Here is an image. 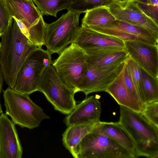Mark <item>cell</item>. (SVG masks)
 Instances as JSON below:
<instances>
[{
  "instance_id": "24",
  "label": "cell",
  "mask_w": 158,
  "mask_h": 158,
  "mask_svg": "<svg viewBox=\"0 0 158 158\" xmlns=\"http://www.w3.org/2000/svg\"><path fill=\"white\" fill-rule=\"evenodd\" d=\"M125 62L140 99L145 106V102L141 84L140 67L130 57Z\"/></svg>"
},
{
  "instance_id": "4",
  "label": "cell",
  "mask_w": 158,
  "mask_h": 158,
  "mask_svg": "<svg viewBox=\"0 0 158 158\" xmlns=\"http://www.w3.org/2000/svg\"><path fill=\"white\" fill-rule=\"evenodd\" d=\"M95 125L77 145L74 158H135L127 149L102 133Z\"/></svg>"
},
{
  "instance_id": "12",
  "label": "cell",
  "mask_w": 158,
  "mask_h": 158,
  "mask_svg": "<svg viewBox=\"0 0 158 158\" xmlns=\"http://www.w3.org/2000/svg\"><path fill=\"white\" fill-rule=\"evenodd\" d=\"M122 65L99 70L87 64V70L79 84L78 91L83 92L86 97L92 93L105 91L118 76Z\"/></svg>"
},
{
  "instance_id": "31",
  "label": "cell",
  "mask_w": 158,
  "mask_h": 158,
  "mask_svg": "<svg viewBox=\"0 0 158 158\" xmlns=\"http://www.w3.org/2000/svg\"><path fill=\"white\" fill-rule=\"evenodd\" d=\"M4 80V77L3 72L0 64V96L1 93V92ZM2 112L3 111L2 109V108L0 101V115Z\"/></svg>"
},
{
  "instance_id": "28",
  "label": "cell",
  "mask_w": 158,
  "mask_h": 158,
  "mask_svg": "<svg viewBox=\"0 0 158 158\" xmlns=\"http://www.w3.org/2000/svg\"><path fill=\"white\" fill-rule=\"evenodd\" d=\"M122 69L123 77L125 83L127 88L135 98L143 110L144 106L142 103L140 99L130 74L126 66L125 62L123 64Z\"/></svg>"
},
{
  "instance_id": "23",
  "label": "cell",
  "mask_w": 158,
  "mask_h": 158,
  "mask_svg": "<svg viewBox=\"0 0 158 158\" xmlns=\"http://www.w3.org/2000/svg\"><path fill=\"white\" fill-rule=\"evenodd\" d=\"M140 68L142 87L145 104L158 101V78L153 77Z\"/></svg>"
},
{
  "instance_id": "13",
  "label": "cell",
  "mask_w": 158,
  "mask_h": 158,
  "mask_svg": "<svg viewBox=\"0 0 158 158\" xmlns=\"http://www.w3.org/2000/svg\"><path fill=\"white\" fill-rule=\"evenodd\" d=\"M15 125L6 114H0V158L22 157L23 148Z\"/></svg>"
},
{
  "instance_id": "20",
  "label": "cell",
  "mask_w": 158,
  "mask_h": 158,
  "mask_svg": "<svg viewBox=\"0 0 158 158\" xmlns=\"http://www.w3.org/2000/svg\"><path fill=\"white\" fill-rule=\"evenodd\" d=\"M96 124L81 123L72 125L68 126L63 134V144L74 157L75 150L77 145L84 137L91 131Z\"/></svg>"
},
{
  "instance_id": "9",
  "label": "cell",
  "mask_w": 158,
  "mask_h": 158,
  "mask_svg": "<svg viewBox=\"0 0 158 158\" xmlns=\"http://www.w3.org/2000/svg\"><path fill=\"white\" fill-rule=\"evenodd\" d=\"M72 44V43H71ZM87 55H99L125 49L124 41L81 25L72 43Z\"/></svg>"
},
{
  "instance_id": "35",
  "label": "cell",
  "mask_w": 158,
  "mask_h": 158,
  "mask_svg": "<svg viewBox=\"0 0 158 158\" xmlns=\"http://www.w3.org/2000/svg\"></svg>"
},
{
  "instance_id": "32",
  "label": "cell",
  "mask_w": 158,
  "mask_h": 158,
  "mask_svg": "<svg viewBox=\"0 0 158 158\" xmlns=\"http://www.w3.org/2000/svg\"><path fill=\"white\" fill-rule=\"evenodd\" d=\"M132 0H107L105 2L102 6H107L113 4L122 3L131 1Z\"/></svg>"
},
{
  "instance_id": "8",
  "label": "cell",
  "mask_w": 158,
  "mask_h": 158,
  "mask_svg": "<svg viewBox=\"0 0 158 158\" xmlns=\"http://www.w3.org/2000/svg\"><path fill=\"white\" fill-rule=\"evenodd\" d=\"M80 15L68 10L55 21L46 23L44 45L51 54L59 55L72 43L79 27Z\"/></svg>"
},
{
  "instance_id": "33",
  "label": "cell",
  "mask_w": 158,
  "mask_h": 158,
  "mask_svg": "<svg viewBox=\"0 0 158 158\" xmlns=\"http://www.w3.org/2000/svg\"><path fill=\"white\" fill-rule=\"evenodd\" d=\"M1 43H0V49H1Z\"/></svg>"
},
{
  "instance_id": "11",
  "label": "cell",
  "mask_w": 158,
  "mask_h": 158,
  "mask_svg": "<svg viewBox=\"0 0 158 158\" xmlns=\"http://www.w3.org/2000/svg\"><path fill=\"white\" fill-rule=\"evenodd\" d=\"M129 57L154 77L158 78V48L139 41H124Z\"/></svg>"
},
{
  "instance_id": "22",
  "label": "cell",
  "mask_w": 158,
  "mask_h": 158,
  "mask_svg": "<svg viewBox=\"0 0 158 158\" xmlns=\"http://www.w3.org/2000/svg\"><path fill=\"white\" fill-rule=\"evenodd\" d=\"M42 14L57 17L60 11L69 10L73 0H33Z\"/></svg>"
},
{
  "instance_id": "3",
  "label": "cell",
  "mask_w": 158,
  "mask_h": 158,
  "mask_svg": "<svg viewBox=\"0 0 158 158\" xmlns=\"http://www.w3.org/2000/svg\"><path fill=\"white\" fill-rule=\"evenodd\" d=\"M3 97L5 114L22 128L37 127L44 120L50 118L31 99L29 94L19 93L9 87L3 91Z\"/></svg>"
},
{
  "instance_id": "15",
  "label": "cell",
  "mask_w": 158,
  "mask_h": 158,
  "mask_svg": "<svg viewBox=\"0 0 158 158\" xmlns=\"http://www.w3.org/2000/svg\"><path fill=\"white\" fill-rule=\"evenodd\" d=\"M11 17L20 20L28 30L43 16L32 0H3Z\"/></svg>"
},
{
  "instance_id": "1",
  "label": "cell",
  "mask_w": 158,
  "mask_h": 158,
  "mask_svg": "<svg viewBox=\"0 0 158 158\" xmlns=\"http://www.w3.org/2000/svg\"><path fill=\"white\" fill-rule=\"evenodd\" d=\"M1 37L0 64L6 83L12 89L22 65L37 47L23 33L12 17Z\"/></svg>"
},
{
  "instance_id": "34",
  "label": "cell",
  "mask_w": 158,
  "mask_h": 158,
  "mask_svg": "<svg viewBox=\"0 0 158 158\" xmlns=\"http://www.w3.org/2000/svg\"><path fill=\"white\" fill-rule=\"evenodd\" d=\"M0 50H1V49H0Z\"/></svg>"
},
{
  "instance_id": "6",
  "label": "cell",
  "mask_w": 158,
  "mask_h": 158,
  "mask_svg": "<svg viewBox=\"0 0 158 158\" xmlns=\"http://www.w3.org/2000/svg\"><path fill=\"white\" fill-rule=\"evenodd\" d=\"M52 64L63 82L75 93L78 92L79 84L87 67L85 52L72 43Z\"/></svg>"
},
{
  "instance_id": "10",
  "label": "cell",
  "mask_w": 158,
  "mask_h": 158,
  "mask_svg": "<svg viewBox=\"0 0 158 158\" xmlns=\"http://www.w3.org/2000/svg\"><path fill=\"white\" fill-rule=\"evenodd\" d=\"M106 6L116 19L145 29L158 41V25L133 2L113 4Z\"/></svg>"
},
{
  "instance_id": "19",
  "label": "cell",
  "mask_w": 158,
  "mask_h": 158,
  "mask_svg": "<svg viewBox=\"0 0 158 158\" xmlns=\"http://www.w3.org/2000/svg\"><path fill=\"white\" fill-rule=\"evenodd\" d=\"M86 55L87 64L99 70L122 66L129 57L125 48L101 55Z\"/></svg>"
},
{
  "instance_id": "5",
  "label": "cell",
  "mask_w": 158,
  "mask_h": 158,
  "mask_svg": "<svg viewBox=\"0 0 158 158\" xmlns=\"http://www.w3.org/2000/svg\"><path fill=\"white\" fill-rule=\"evenodd\" d=\"M52 64L44 71L40 81L38 91L44 94L55 110L68 114L76 107L75 93L61 80Z\"/></svg>"
},
{
  "instance_id": "21",
  "label": "cell",
  "mask_w": 158,
  "mask_h": 158,
  "mask_svg": "<svg viewBox=\"0 0 158 158\" xmlns=\"http://www.w3.org/2000/svg\"><path fill=\"white\" fill-rule=\"evenodd\" d=\"M116 19L107 6H101L87 10L81 20V25L90 27L106 24Z\"/></svg>"
},
{
  "instance_id": "29",
  "label": "cell",
  "mask_w": 158,
  "mask_h": 158,
  "mask_svg": "<svg viewBox=\"0 0 158 158\" xmlns=\"http://www.w3.org/2000/svg\"><path fill=\"white\" fill-rule=\"evenodd\" d=\"M12 18L10 15L3 0H0V37L7 29Z\"/></svg>"
},
{
  "instance_id": "2",
  "label": "cell",
  "mask_w": 158,
  "mask_h": 158,
  "mask_svg": "<svg viewBox=\"0 0 158 158\" xmlns=\"http://www.w3.org/2000/svg\"><path fill=\"white\" fill-rule=\"evenodd\" d=\"M119 122L133 140L138 157H158V127L152 123L141 113L123 106L120 107Z\"/></svg>"
},
{
  "instance_id": "27",
  "label": "cell",
  "mask_w": 158,
  "mask_h": 158,
  "mask_svg": "<svg viewBox=\"0 0 158 158\" xmlns=\"http://www.w3.org/2000/svg\"><path fill=\"white\" fill-rule=\"evenodd\" d=\"M141 113L148 121L158 127V101L146 104Z\"/></svg>"
},
{
  "instance_id": "17",
  "label": "cell",
  "mask_w": 158,
  "mask_h": 158,
  "mask_svg": "<svg viewBox=\"0 0 158 158\" xmlns=\"http://www.w3.org/2000/svg\"><path fill=\"white\" fill-rule=\"evenodd\" d=\"M95 126L102 133L127 149L133 155L135 158L138 157L133 140L119 122H107L100 121Z\"/></svg>"
},
{
  "instance_id": "7",
  "label": "cell",
  "mask_w": 158,
  "mask_h": 158,
  "mask_svg": "<svg viewBox=\"0 0 158 158\" xmlns=\"http://www.w3.org/2000/svg\"><path fill=\"white\" fill-rule=\"evenodd\" d=\"M52 54L37 47L27 57L17 75L12 89L22 94H30L38 91L39 85L46 68L52 63Z\"/></svg>"
},
{
  "instance_id": "26",
  "label": "cell",
  "mask_w": 158,
  "mask_h": 158,
  "mask_svg": "<svg viewBox=\"0 0 158 158\" xmlns=\"http://www.w3.org/2000/svg\"><path fill=\"white\" fill-rule=\"evenodd\" d=\"M107 0H73L69 10L81 14L87 10L102 6Z\"/></svg>"
},
{
  "instance_id": "16",
  "label": "cell",
  "mask_w": 158,
  "mask_h": 158,
  "mask_svg": "<svg viewBox=\"0 0 158 158\" xmlns=\"http://www.w3.org/2000/svg\"><path fill=\"white\" fill-rule=\"evenodd\" d=\"M105 92L110 94L120 106L136 112H141L142 110L139 103L125 83L122 66L116 77Z\"/></svg>"
},
{
  "instance_id": "30",
  "label": "cell",
  "mask_w": 158,
  "mask_h": 158,
  "mask_svg": "<svg viewBox=\"0 0 158 158\" xmlns=\"http://www.w3.org/2000/svg\"><path fill=\"white\" fill-rule=\"evenodd\" d=\"M16 21L21 31L28 38V30L22 21L16 18L15 17H12Z\"/></svg>"
},
{
  "instance_id": "18",
  "label": "cell",
  "mask_w": 158,
  "mask_h": 158,
  "mask_svg": "<svg viewBox=\"0 0 158 158\" xmlns=\"http://www.w3.org/2000/svg\"><path fill=\"white\" fill-rule=\"evenodd\" d=\"M102 25L113 29L116 35L121 38L129 40L137 37L144 42L154 45H158V41L149 32L142 27L117 19Z\"/></svg>"
},
{
  "instance_id": "25",
  "label": "cell",
  "mask_w": 158,
  "mask_h": 158,
  "mask_svg": "<svg viewBox=\"0 0 158 158\" xmlns=\"http://www.w3.org/2000/svg\"><path fill=\"white\" fill-rule=\"evenodd\" d=\"M131 1L158 25V0H132Z\"/></svg>"
},
{
  "instance_id": "14",
  "label": "cell",
  "mask_w": 158,
  "mask_h": 158,
  "mask_svg": "<svg viewBox=\"0 0 158 158\" xmlns=\"http://www.w3.org/2000/svg\"><path fill=\"white\" fill-rule=\"evenodd\" d=\"M101 105L94 96L86 98L76 105L73 110L64 118V122L67 126L77 124H97L100 121Z\"/></svg>"
}]
</instances>
